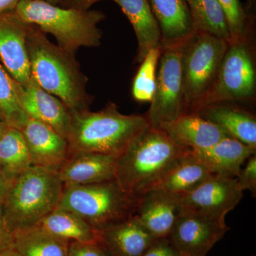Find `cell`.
I'll use <instances>...</instances> for the list:
<instances>
[{"label": "cell", "mask_w": 256, "mask_h": 256, "mask_svg": "<svg viewBox=\"0 0 256 256\" xmlns=\"http://www.w3.org/2000/svg\"><path fill=\"white\" fill-rule=\"evenodd\" d=\"M22 0H0V15L14 11Z\"/></svg>", "instance_id": "8d00e7d4"}, {"label": "cell", "mask_w": 256, "mask_h": 256, "mask_svg": "<svg viewBox=\"0 0 256 256\" xmlns=\"http://www.w3.org/2000/svg\"><path fill=\"white\" fill-rule=\"evenodd\" d=\"M182 210L180 197L154 188L137 197L134 216L154 238H169Z\"/></svg>", "instance_id": "4fadbf2b"}, {"label": "cell", "mask_w": 256, "mask_h": 256, "mask_svg": "<svg viewBox=\"0 0 256 256\" xmlns=\"http://www.w3.org/2000/svg\"><path fill=\"white\" fill-rule=\"evenodd\" d=\"M0 165L13 182L33 166L26 141L18 128L10 127L0 138Z\"/></svg>", "instance_id": "484cf974"}, {"label": "cell", "mask_w": 256, "mask_h": 256, "mask_svg": "<svg viewBox=\"0 0 256 256\" xmlns=\"http://www.w3.org/2000/svg\"><path fill=\"white\" fill-rule=\"evenodd\" d=\"M67 256H110L98 242H70Z\"/></svg>", "instance_id": "1f68e13d"}, {"label": "cell", "mask_w": 256, "mask_h": 256, "mask_svg": "<svg viewBox=\"0 0 256 256\" xmlns=\"http://www.w3.org/2000/svg\"><path fill=\"white\" fill-rule=\"evenodd\" d=\"M20 130L32 165L56 172L70 156L67 140L43 122L28 118Z\"/></svg>", "instance_id": "5bb4252c"}, {"label": "cell", "mask_w": 256, "mask_h": 256, "mask_svg": "<svg viewBox=\"0 0 256 256\" xmlns=\"http://www.w3.org/2000/svg\"><path fill=\"white\" fill-rule=\"evenodd\" d=\"M160 128L148 126L130 142L116 160L114 180L128 194L139 196L156 188L184 153Z\"/></svg>", "instance_id": "7a4b0ae2"}, {"label": "cell", "mask_w": 256, "mask_h": 256, "mask_svg": "<svg viewBox=\"0 0 256 256\" xmlns=\"http://www.w3.org/2000/svg\"><path fill=\"white\" fill-rule=\"evenodd\" d=\"M248 8L252 9L256 5V0H248Z\"/></svg>", "instance_id": "60d3db41"}, {"label": "cell", "mask_w": 256, "mask_h": 256, "mask_svg": "<svg viewBox=\"0 0 256 256\" xmlns=\"http://www.w3.org/2000/svg\"><path fill=\"white\" fill-rule=\"evenodd\" d=\"M256 92L255 57L249 41L232 42L228 44L214 84L192 112L212 104L252 100Z\"/></svg>", "instance_id": "ba28073f"}, {"label": "cell", "mask_w": 256, "mask_h": 256, "mask_svg": "<svg viewBox=\"0 0 256 256\" xmlns=\"http://www.w3.org/2000/svg\"><path fill=\"white\" fill-rule=\"evenodd\" d=\"M196 32L208 34L230 43L226 20L218 0H186Z\"/></svg>", "instance_id": "4316f807"}, {"label": "cell", "mask_w": 256, "mask_h": 256, "mask_svg": "<svg viewBox=\"0 0 256 256\" xmlns=\"http://www.w3.org/2000/svg\"><path fill=\"white\" fill-rule=\"evenodd\" d=\"M70 242L34 226L13 233L12 247L20 256H67Z\"/></svg>", "instance_id": "d4e9b609"}, {"label": "cell", "mask_w": 256, "mask_h": 256, "mask_svg": "<svg viewBox=\"0 0 256 256\" xmlns=\"http://www.w3.org/2000/svg\"><path fill=\"white\" fill-rule=\"evenodd\" d=\"M32 78L42 88L58 98L72 112L89 110L92 96L87 92L88 78L76 54L68 53L32 24L28 40Z\"/></svg>", "instance_id": "6da1fadb"}, {"label": "cell", "mask_w": 256, "mask_h": 256, "mask_svg": "<svg viewBox=\"0 0 256 256\" xmlns=\"http://www.w3.org/2000/svg\"><path fill=\"white\" fill-rule=\"evenodd\" d=\"M236 178L212 175L193 191L180 197L183 210L225 220L227 214L242 200Z\"/></svg>", "instance_id": "8fae6325"}, {"label": "cell", "mask_w": 256, "mask_h": 256, "mask_svg": "<svg viewBox=\"0 0 256 256\" xmlns=\"http://www.w3.org/2000/svg\"><path fill=\"white\" fill-rule=\"evenodd\" d=\"M182 46L162 50L158 63L156 88L146 117L150 126L159 128L185 114Z\"/></svg>", "instance_id": "9c48e42d"}, {"label": "cell", "mask_w": 256, "mask_h": 256, "mask_svg": "<svg viewBox=\"0 0 256 256\" xmlns=\"http://www.w3.org/2000/svg\"><path fill=\"white\" fill-rule=\"evenodd\" d=\"M18 95L20 106L30 118L50 126L66 139L72 116L58 98L42 88L32 77L26 86L18 84Z\"/></svg>", "instance_id": "9a60e30c"}, {"label": "cell", "mask_w": 256, "mask_h": 256, "mask_svg": "<svg viewBox=\"0 0 256 256\" xmlns=\"http://www.w3.org/2000/svg\"><path fill=\"white\" fill-rule=\"evenodd\" d=\"M161 34L162 50L182 46L195 33L186 0H149Z\"/></svg>", "instance_id": "2e32d148"}, {"label": "cell", "mask_w": 256, "mask_h": 256, "mask_svg": "<svg viewBox=\"0 0 256 256\" xmlns=\"http://www.w3.org/2000/svg\"><path fill=\"white\" fill-rule=\"evenodd\" d=\"M126 15L138 40L136 62L140 64L150 50L160 47L161 34L149 0H114Z\"/></svg>", "instance_id": "7402d4cb"}, {"label": "cell", "mask_w": 256, "mask_h": 256, "mask_svg": "<svg viewBox=\"0 0 256 256\" xmlns=\"http://www.w3.org/2000/svg\"><path fill=\"white\" fill-rule=\"evenodd\" d=\"M32 24L14 11L0 15V60L8 73L22 86L32 78L26 40Z\"/></svg>", "instance_id": "7c38bea8"}, {"label": "cell", "mask_w": 256, "mask_h": 256, "mask_svg": "<svg viewBox=\"0 0 256 256\" xmlns=\"http://www.w3.org/2000/svg\"><path fill=\"white\" fill-rule=\"evenodd\" d=\"M196 112L218 126L228 137L256 149V118L252 112L228 102L205 106Z\"/></svg>", "instance_id": "44dd1931"}, {"label": "cell", "mask_w": 256, "mask_h": 256, "mask_svg": "<svg viewBox=\"0 0 256 256\" xmlns=\"http://www.w3.org/2000/svg\"><path fill=\"white\" fill-rule=\"evenodd\" d=\"M14 182L8 178L0 165V204L2 205Z\"/></svg>", "instance_id": "e575fe53"}, {"label": "cell", "mask_w": 256, "mask_h": 256, "mask_svg": "<svg viewBox=\"0 0 256 256\" xmlns=\"http://www.w3.org/2000/svg\"><path fill=\"white\" fill-rule=\"evenodd\" d=\"M10 127H11V126H10L8 119L2 114H0V138L2 137L3 134Z\"/></svg>", "instance_id": "74e56055"}, {"label": "cell", "mask_w": 256, "mask_h": 256, "mask_svg": "<svg viewBox=\"0 0 256 256\" xmlns=\"http://www.w3.org/2000/svg\"><path fill=\"white\" fill-rule=\"evenodd\" d=\"M12 234L5 222L2 205L0 204V252L12 247Z\"/></svg>", "instance_id": "836d02e7"}, {"label": "cell", "mask_w": 256, "mask_h": 256, "mask_svg": "<svg viewBox=\"0 0 256 256\" xmlns=\"http://www.w3.org/2000/svg\"><path fill=\"white\" fill-rule=\"evenodd\" d=\"M70 116L66 138L70 154L97 152L119 156L150 126L146 116L122 114L112 102L97 112L86 110Z\"/></svg>", "instance_id": "3957f363"}, {"label": "cell", "mask_w": 256, "mask_h": 256, "mask_svg": "<svg viewBox=\"0 0 256 256\" xmlns=\"http://www.w3.org/2000/svg\"><path fill=\"white\" fill-rule=\"evenodd\" d=\"M47 2L54 5H60L62 2V0H46Z\"/></svg>", "instance_id": "ab89813d"}, {"label": "cell", "mask_w": 256, "mask_h": 256, "mask_svg": "<svg viewBox=\"0 0 256 256\" xmlns=\"http://www.w3.org/2000/svg\"><path fill=\"white\" fill-rule=\"evenodd\" d=\"M162 50L153 48L148 52L140 63L137 74L133 80L132 94L136 100L142 102H151L156 88L158 63Z\"/></svg>", "instance_id": "f1b7e54d"}, {"label": "cell", "mask_w": 256, "mask_h": 256, "mask_svg": "<svg viewBox=\"0 0 256 256\" xmlns=\"http://www.w3.org/2000/svg\"><path fill=\"white\" fill-rule=\"evenodd\" d=\"M236 178L239 188L242 192L248 190L252 196L256 194V156L254 154L248 158L244 169L240 170Z\"/></svg>", "instance_id": "4dcf8cb0"}, {"label": "cell", "mask_w": 256, "mask_h": 256, "mask_svg": "<svg viewBox=\"0 0 256 256\" xmlns=\"http://www.w3.org/2000/svg\"><path fill=\"white\" fill-rule=\"evenodd\" d=\"M228 44L208 34L196 32L182 46L185 114L192 112L210 92Z\"/></svg>", "instance_id": "52a82bcc"}, {"label": "cell", "mask_w": 256, "mask_h": 256, "mask_svg": "<svg viewBox=\"0 0 256 256\" xmlns=\"http://www.w3.org/2000/svg\"><path fill=\"white\" fill-rule=\"evenodd\" d=\"M14 12L24 22L52 35L57 45L68 53L100 46L102 32L98 24L106 15L99 10L64 8L46 0H22Z\"/></svg>", "instance_id": "277c9868"}, {"label": "cell", "mask_w": 256, "mask_h": 256, "mask_svg": "<svg viewBox=\"0 0 256 256\" xmlns=\"http://www.w3.org/2000/svg\"><path fill=\"white\" fill-rule=\"evenodd\" d=\"M212 175L190 150L175 162L154 188L182 196L198 188Z\"/></svg>", "instance_id": "603a6c76"}, {"label": "cell", "mask_w": 256, "mask_h": 256, "mask_svg": "<svg viewBox=\"0 0 256 256\" xmlns=\"http://www.w3.org/2000/svg\"><path fill=\"white\" fill-rule=\"evenodd\" d=\"M228 230L225 220L182 210L169 238L180 256H206Z\"/></svg>", "instance_id": "30bf717a"}, {"label": "cell", "mask_w": 256, "mask_h": 256, "mask_svg": "<svg viewBox=\"0 0 256 256\" xmlns=\"http://www.w3.org/2000/svg\"><path fill=\"white\" fill-rule=\"evenodd\" d=\"M64 183L58 174L32 166L15 180L2 204L5 222L12 234L36 226L55 210Z\"/></svg>", "instance_id": "5b68a950"}, {"label": "cell", "mask_w": 256, "mask_h": 256, "mask_svg": "<svg viewBox=\"0 0 256 256\" xmlns=\"http://www.w3.org/2000/svg\"><path fill=\"white\" fill-rule=\"evenodd\" d=\"M137 198L124 192L116 180L86 185H64L56 208L72 212L100 229L136 214Z\"/></svg>", "instance_id": "8992f818"}, {"label": "cell", "mask_w": 256, "mask_h": 256, "mask_svg": "<svg viewBox=\"0 0 256 256\" xmlns=\"http://www.w3.org/2000/svg\"><path fill=\"white\" fill-rule=\"evenodd\" d=\"M192 152L212 175L236 178L244 163L256 154V149L226 137L206 149Z\"/></svg>", "instance_id": "ffe728a7"}, {"label": "cell", "mask_w": 256, "mask_h": 256, "mask_svg": "<svg viewBox=\"0 0 256 256\" xmlns=\"http://www.w3.org/2000/svg\"><path fill=\"white\" fill-rule=\"evenodd\" d=\"M0 256H20L16 250L12 247L0 252Z\"/></svg>", "instance_id": "f35d334b"}, {"label": "cell", "mask_w": 256, "mask_h": 256, "mask_svg": "<svg viewBox=\"0 0 256 256\" xmlns=\"http://www.w3.org/2000/svg\"><path fill=\"white\" fill-rule=\"evenodd\" d=\"M36 226L69 242H98V230L67 210L55 208L42 218Z\"/></svg>", "instance_id": "cb8c5ba5"}, {"label": "cell", "mask_w": 256, "mask_h": 256, "mask_svg": "<svg viewBox=\"0 0 256 256\" xmlns=\"http://www.w3.org/2000/svg\"><path fill=\"white\" fill-rule=\"evenodd\" d=\"M176 146L191 150H204L228 137L220 128L196 112H188L159 128Z\"/></svg>", "instance_id": "d6986e66"}, {"label": "cell", "mask_w": 256, "mask_h": 256, "mask_svg": "<svg viewBox=\"0 0 256 256\" xmlns=\"http://www.w3.org/2000/svg\"><path fill=\"white\" fill-rule=\"evenodd\" d=\"M226 20L230 42L249 40L248 18L240 0H218Z\"/></svg>", "instance_id": "f546056e"}, {"label": "cell", "mask_w": 256, "mask_h": 256, "mask_svg": "<svg viewBox=\"0 0 256 256\" xmlns=\"http://www.w3.org/2000/svg\"><path fill=\"white\" fill-rule=\"evenodd\" d=\"M154 239L134 215L98 230V244L110 256H141Z\"/></svg>", "instance_id": "ac0fdd59"}, {"label": "cell", "mask_w": 256, "mask_h": 256, "mask_svg": "<svg viewBox=\"0 0 256 256\" xmlns=\"http://www.w3.org/2000/svg\"><path fill=\"white\" fill-rule=\"evenodd\" d=\"M99 1L100 0H62L60 6L64 8L87 10Z\"/></svg>", "instance_id": "d590c367"}, {"label": "cell", "mask_w": 256, "mask_h": 256, "mask_svg": "<svg viewBox=\"0 0 256 256\" xmlns=\"http://www.w3.org/2000/svg\"><path fill=\"white\" fill-rule=\"evenodd\" d=\"M117 156L76 152L57 172L64 185H86L112 181L116 178Z\"/></svg>", "instance_id": "e0dca14e"}, {"label": "cell", "mask_w": 256, "mask_h": 256, "mask_svg": "<svg viewBox=\"0 0 256 256\" xmlns=\"http://www.w3.org/2000/svg\"><path fill=\"white\" fill-rule=\"evenodd\" d=\"M141 256H180L169 238L154 239Z\"/></svg>", "instance_id": "d6a6232c"}, {"label": "cell", "mask_w": 256, "mask_h": 256, "mask_svg": "<svg viewBox=\"0 0 256 256\" xmlns=\"http://www.w3.org/2000/svg\"><path fill=\"white\" fill-rule=\"evenodd\" d=\"M18 86V82L0 60V114L6 117L11 127L21 130L30 118L20 106Z\"/></svg>", "instance_id": "83f0119b"}]
</instances>
